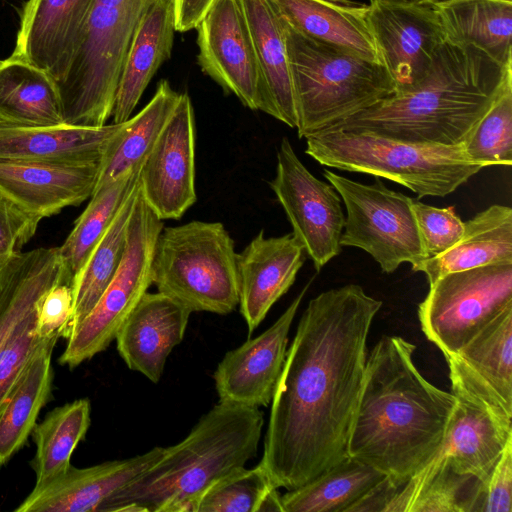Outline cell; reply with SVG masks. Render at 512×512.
Wrapping results in <instances>:
<instances>
[{
    "label": "cell",
    "instance_id": "e575fe53",
    "mask_svg": "<svg viewBox=\"0 0 512 512\" xmlns=\"http://www.w3.org/2000/svg\"><path fill=\"white\" fill-rule=\"evenodd\" d=\"M139 171L121 177L95 191L89 204L75 221L68 237L58 247L70 285L137 183Z\"/></svg>",
    "mask_w": 512,
    "mask_h": 512
},
{
    "label": "cell",
    "instance_id": "9a60e30c",
    "mask_svg": "<svg viewBox=\"0 0 512 512\" xmlns=\"http://www.w3.org/2000/svg\"><path fill=\"white\" fill-rule=\"evenodd\" d=\"M195 141L191 99L181 93L139 171L141 194L160 220L181 218L197 200Z\"/></svg>",
    "mask_w": 512,
    "mask_h": 512
},
{
    "label": "cell",
    "instance_id": "ac0fdd59",
    "mask_svg": "<svg viewBox=\"0 0 512 512\" xmlns=\"http://www.w3.org/2000/svg\"><path fill=\"white\" fill-rule=\"evenodd\" d=\"M164 447L86 468L72 465L60 476L34 487L16 512H102L107 501L164 453Z\"/></svg>",
    "mask_w": 512,
    "mask_h": 512
},
{
    "label": "cell",
    "instance_id": "9c48e42d",
    "mask_svg": "<svg viewBox=\"0 0 512 512\" xmlns=\"http://www.w3.org/2000/svg\"><path fill=\"white\" fill-rule=\"evenodd\" d=\"M162 228V220L149 208L138 186L121 264L94 308L71 331L59 364L75 368L115 340L121 325L152 284L154 248Z\"/></svg>",
    "mask_w": 512,
    "mask_h": 512
},
{
    "label": "cell",
    "instance_id": "4fadbf2b",
    "mask_svg": "<svg viewBox=\"0 0 512 512\" xmlns=\"http://www.w3.org/2000/svg\"><path fill=\"white\" fill-rule=\"evenodd\" d=\"M367 23L395 90L423 78L446 41L434 4L417 0H370Z\"/></svg>",
    "mask_w": 512,
    "mask_h": 512
},
{
    "label": "cell",
    "instance_id": "ffe728a7",
    "mask_svg": "<svg viewBox=\"0 0 512 512\" xmlns=\"http://www.w3.org/2000/svg\"><path fill=\"white\" fill-rule=\"evenodd\" d=\"M99 169L100 162L76 164L0 160V193L43 219L91 198Z\"/></svg>",
    "mask_w": 512,
    "mask_h": 512
},
{
    "label": "cell",
    "instance_id": "7a4b0ae2",
    "mask_svg": "<svg viewBox=\"0 0 512 512\" xmlns=\"http://www.w3.org/2000/svg\"><path fill=\"white\" fill-rule=\"evenodd\" d=\"M415 349L400 336H383L371 349L348 440V456L394 486L438 454L456 404L419 372Z\"/></svg>",
    "mask_w": 512,
    "mask_h": 512
},
{
    "label": "cell",
    "instance_id": "1f68e13d",
    "mask_svg": "<svg viewBox=\"0 0 512 512\" xmlns=\"http://www.w3.org/2000/svg\"><path fill=\"white\" fill-rule=\"evenodd\" d=\"M385 478L379 470L347 456L306 484L281 495L283 512H346Z\"/></svg>",
    "mask_w": 512,
    "mask_h": 512
},
{
    "label": "cell",
    "instance_id": "f35d334b",
    "mask_svg": "<svg viewBox=\"0 0 512 512\" xmlns=\"http://www.w3.org/2000/svg\"><path fill=\"white\" fill-rule=\"evenodd\" d=\"M431 461L434 474L409 512H475L480 480L453 471L439 453Z\"/></svg>",
    "mask_w": 512,
    "mask_h": 512
},
{
    "label": "cell",
    "instance_id": "f6af8a7d",
    "mask_svg": "<svg viewBox=\"0 0 512 512\" xmlns=\"http://www.w3.org/2000/svg\"><path fill=\"white\" fill-rule=\"evenodd\" d=\"M217 0H174L177 32L195 29Z\"/></svg>",
    "mask_w": 512,
    "mask_h": 512
},
{
    "label": "cell",
    "instance_id": "83f0119b",
    "mask_svg": "<svg viewBox=\"0 0 512 512\" xmlns=\"http://www.w3.org/2000/svg\"><path fill=\"white\" fill-rule=\"evenodd\" d=\"M179 97L180 93L176 92L167 80H161L148 104L121 124L100 161L94 192L140 170L172 115Z\"/></svg>",
    "mask_w": 512,
    "mask_h": 512
},
{
    "label": "cell",
    "instance_id": "bcb514c9",
    "mask_svg": "<svg viewBox=\"0 0 512 512\" xmlns=\"http://www.w3.org/2000/svg\"><path fill=\"white\" fill-rule=\"evenodd\" d=\"M417 1L425 2V3H428V4H436V3H439V2L444 1V0H417Z\"/></svg>",
    "mask_w": 512,
    "mask_h": 512
},
{
    "label": "cell",
    "instance_id": "277c9868",
    "mask_svg": "<svg viewBox=\"0 0 512 512\" xmlns=\"http://www.w3.org/2000/svg\"><path fill=\"white\" fill-rule=\"evenodd\" d=\"M263 424L258 407L219 401L102 512H196L213 483L256 456Z\"/></svg>",
    "mask_w": 512,
    "mask_h": 512
},
{
    "label": "cell",
    "instance_id": "ba28073f",
    "mask_svg": "<svg viewBox=\"0 0 512 512\" xmlns=\"http://www.w3.org/2000/svg\"><path fill=\"white\" fill-rule=\"evenodd\" d=\"M153 2L93 0L74 60L57 84L66 125H106L130 42Z\"/></svg>",
    "mask_w": 512,
    "mask_h": 512
},
{
    "label": "cell",
    "instance_id": "3957f363",
    "mask_svg": "<svg viewBox=\"0 0 512 512\" xmlns=\"http://www.w3.org/2000/svg\"><path fill=\"white\" fill-rule=\"evenodd\" d=\"M510 77L512 62L503 66L474 45L446 40L423 78L329 128L463 145Z\"/></svg>",
    "mask_w": 512,
    "mask_h": 512
},
{
    "label": "cell",
    "instance_id": "5b68a950",
    "mask_svg": "<svg viewBox=\"0 0 512 512\" xmlns=\"http://www.w3.org/2000/svg\"><path fill=\"white\" fill-rule=\"evenodd\" d=\"M281 21L299 138L325 130L395 91L380 62L309 38Z\"/></svg>",
    "mask_w": 512,
    "mask_h": 512
},
{
    "label": "cell",
    "instance_id": "836d02e7",
    "mask_svg": "<svg viewBox=\"0 0 512 512\" xmlns=\"http://www.w3.org/2000/svg\"><path fill=\"white\" fill-rule=\"evenodd\" d=\"M138 186L137 181L110 227L71 284L73 311L66 339L94 308L121 264L126 248L128 223Z\"/></svg>",
    "mask_w": 512,
    "mask_h": 512
},
{
    "label": "cell",
    "instance_id": "74e56055",
    "mask_svg": "<svg viewBox=\"0 0 512 512\" xmlns=\"http://www.w3.org/2000/svg\"><path fill=\"white\" fill-rule=\"evenodd\" d=\"M466 155L481 166L512 164V77L463 144Z\"/></svg>",
    "mask_w": 512,
    "mask_h": 512
},
{
    "label": "cell",
    "instance_id": "52a82bcc",
    "mask_svg": "<svg viewBox=\"0 0 512 512\" xmlns=\"http://www.w3.org/2000/svg\"><path fill=\"white\" fill-rule=\"evenodd\" d=\"M236 256L220 222L163 227L154 248L152 284L191 312L226 315L239 305Z\"/></svg>",
    "mask_w": 512,
    "mask_h": 512
},
{
    "label": "cell",
    "instance_id": "8992f818",
    "mask_svg": "<svg viewBox=\"0 0 512 512\" xmlns=\"http://www.w3.org/2000/svg\"><path fill=\"white\" fill-rule=\"evenodd\" d=\"M320 165L385 178L425 196L445 197L484 167L463 145L418 143L370 132L328 128L304 137Z\"/></svg>",
    "mask_w": 512,
    "mask_h": 512
},
{
    "label": "cell",
    "instance_id": "d6986e66",
    "mask_svg": "<svg viewBox=\"0 0 512 512\" xmlns=\"http://www.w3.org/2000/svg\"><path fill=\"white\" fill-rule=\"evenodd\" d=\"M304 254L292 232L267 238L264 230L237 253L240 313L249 334L293 285L305 261Z\"/></svg>",
    "mask_w": 512,
    "mask_h": 512
},
{
    "label": "cell",
    "instance_id": "7bdbcfd3",
    "mask_svg": "<svg viewBox=\"0 0 512 512\" xmlns=\"http://www.w3.org/2000/svg\"><path fill=\"white\" fill-rule=\"evenodd\" d=\"M512 511V438L484 481L479 482L475 512Z\"/></svg>",
    "mask_w": 512,
    "mask_h": 512
},
{
    "label": "cell",
    "instance_id": "f1b7e54d",
    "mask_svg": "<svg viewBox=\"0 0 512 512\" xmlns=\"http://www.w3.org/2000/svg\"><path fill=\"white\" fill-rule=\"evenodd\" d=\"M434 6L447 41L474 45L503 66L512 62V1L444 0Z\"/></svg>",
    "mask_w": 512,
    "mask_h": 512
},
{
    "label": "cell",
    "instance_id": "e0dca14e",
    "mask_svg": "<svg viewBox=\"0 0 512 512\" xmlns=\"http://www.w3.org/2000/svg\"><path fill=\"white\" fill-rule=\"evenodd\" d=\"M92 4L93 0H27L11 57L60 83L80 46Z\"/></svg>",
    "mask_w": 512,
    "mask_h": 512
},
{
    "label": "cell",
    "instance_id": "6da1fadb",
    "mask_svg": "<svg viewBox=\"0 0 512 512\" xmlns=\"http://www.w3.org/2000/svg\"><path fill=\"white\" fill-rule=\"evenodd\" d=\"M381 306L357 284L309 301L271 400L259 462L277 488L296 489L348 456L368 334Z\"/></svg>",
    "mask_w": 512,
    "mask_h": 512
},
{
    "label": "cell",
    "instance_id": "b9f144b4",
    "mask_svg": "<svg viewBox=\"0 0 512 512\" xmlns=\"http://www.w3.org/2000/svg\"><path fill=\"white\" fill-rule=\"evenodd\" d=\"M41 220L0 193V271L32 239Z\"/></svg>",
    "mask_w": 512,
    "mask_h": 512
},
{
    "label": "cell",
    "instance_id": "8d00e7d4",
    "mask_svg": "<svg viewBox=\"0 0 512 512\" xmlns=\"http://www.w3.org/2000/svg\"><path fill=\"white\" fill-rule=\"evenodd\" d=\"M283 512L281 495L259 463L237 468L213 483L196 512Z\"/></svg>",
    "mask_w": 512,
    "mask_h": 512
},
{
    "label": "cell",
    "instance_id": "5bb4252c",
    "mask_svg": "<svg viewBox=\"0 0 512 512\" xmlns=\"http://www.w3.org/2000/svg\"><path fill=\"white\" fill-rule=\"evenodd\" d=\"M195 29L201 70L244 106L264 112L263 77L240 0H217Z\"/></svg>",
    "mask_w": 512,
    "mask_h": 512
},
{
    "label": "cell",
    "instance_id": "ab89813d",
    "mask_svg": "<svg viewBox=\"0 0 512 512\" xmlns=\"http://www.w3.org/2000/svg\"><path fill=\"white\" fill-rule=\"evenodd\" d=\"M36 309L20 323L0 349V416L22 373L37 351L50 340L60 337L54 335L43 338L38 334Z\"/></svg>",
    "mask_w": 512,
    "mask_h": 512
},
{
    "label": "cell",
    "instance_id": "484cf974",
    "mask_svg": "<svg viewBox=\"0 0 512 512\" xmlns=\"http://www.w3.org/2000/svg\"><path fill=\"white\" fill-rule=\"evenodd\" d=\"M503 262H512V209L495 204L464 222L462 237L454 246L411 269L424 273L431 285L451 272Z\"/></svg>",
    "mask_w": 512,
    "mask_h": 512
},
{
    "label": "cell",
    "instance_id": "44dd1931",
    "mask_svg": "<svg viewBox=\"0 0 512 512\" xmlns=\"http://www.w3.org/2000/svg\"><path fill=\"white\" fill-rule=\"evenodd\" d=\"M191 313L174 299L147 291L115 337L128 368L158 383L168 355L183 340Z\"/></svg>",
    "mask_w": 512,
    "mask_h": 512
},
{
    "label": "cell",
    "instance_id": "7c38bea8",
    "mask_svg": "<svg viewBox=\"0 0 512 512\" xmlns=\"http://www.w3.org/2000/svg\"><path fill=\"white\" fill-rule=\"evenodd\" d=\"M292 226L293 235L320 271L341 252L345 216L335 188L316 178L288 138L277 151L276 175L269 183Z\"/></svg>",
    "mask_w": 512,
    "mask_h": 512
},
{
    "label": "cell",
    "instance_id": "603a6c76",
    "mask_svg": "<svg viewBox=\"0 0 512 512\" xmlns=\"http://www.w3.org/2000/svg\"><path fill=\"white\" fill-rule=\"evenodd\" d=\"M175 32L174 0H154L135 30L123 62L113 123H123L131 117L147 85L170 58Z\"/></svg>",
    "mask_w": 512,
    "mask_h": 512
},
{
    "label": "cell",
    "instance_id": "30bf717a",
    "mask_svg": "<svg viewBox=\"0 0 512 512\" xmlns=\"http://www.w3.org/2000/svg\"><path fill=\"white\" fill-rule=\"evenodd\" d=\"M323 176L346 208L341 246L364 250L387 274L403 263L413 267L427 259L411 197L389 189L380 179L367 185L327 169Z\"/></svg>",
    "mask_w": 512,
    "mask_h": 512
},
{
    "label": "cell",
    "instance_id": "d4e9b609",
    "mask_svg": "<svg viewBox=\"0 0 512 512\" xmlns=\"http://www.w3.org/2000/svg\"><path fill=\"white\" fill-rule=\"evenodd\" d=\"M265 89L264 113L291 128L297 113L282 21L269 0H240Z\"/></svg>",
    "mask_w": 512,
    "mask_h": 512
},
{
    "label": "cell",
    "instance_id": "ee69618b",
    "mask_svg": "<svg viewBox=\"0 0 512 512\" xmlns=\"http://www.w3.org/2000/svg\"><path fill=\"white\" fill-rule=\"evenodd\" d=\"M73 293L71 285L59 283L41 297L36 309V330L43 338L54 335L67 337L72 318Z\"/></svg>",
    "mask_w": 512,
    "mask_h": 512
},
{
    "label": "cell",
    "instance_id": "f546056e",
    "mask_svg": "<svg viewBox=\"0 0 512 512\" xmlns=\"http://www.w3.org/2000/svg\"><path fill=\"white\" fill-rule=\"evenodd\" d=\"M0 119L28 127L65 124L56 82L25 61L11 56L1 60Z\"/></svg>",
    "mask_w": 512,
    "mask_h": 512
},
{
    "label": "cell",
    "instance_id": "c3c4849f",
    "mask_svg": "<svg viewBox=\"0 0 512 512\" xmlns=\"http://www.w3.org/2000/svg\"><path fill=\"white\" fill-rule=\"evenodd\" d=\"M0 62H1V60H0Z\"/></svg>",
    "mask_w": 512,
    "mask_h": 512
},
{
    "label": "cell",
    "instance_id": "2e32d148",
    "mask_svg": "<svg viewBox=\"0 0 512 512\" xmlns=\"http://www.w3.org/2000/svg\"><path fill=\"white\" fill-rule=\"evenodd\" d=\"M311 282L272 326L225 354L213 375L219 401L258 408L271 403L285 362L290 327Z\"/></svg>",
    "mask_w": 512,
    "mask_h": 512
},
{
    "label": "cell",
    "instance_id": "4316f807",
    "mask_svg": "<svg viewBox=\"0 0 512 512\" xmlns=\"http://www.w3.org/2000/svg\"><path fill=\"white\" fill-rule=\"evenodd\" d=\"M59 283L70 285L58 247L21 251L0 271V349L45 292Z\"/></svg>",
    "mask_w": 512,
    "mask_h": 512
},
{
    "label": "cell",
    "instance_id": "7402d4cb",
    "mask_svg": "<svg viewBox=\"0 0 512 512\" xmlns=\"http://www.w3.org/2000/svg\"><path fill=\"white\" fill-rule=\"evenodd\" d=\"M121 124L28 127L0 119V160L99 163Z\"/></svg>",
    "mask_w": 512,
    "mask_h": 512
},
{
    "label": "cell",
    "instance_id": "d590c367",
    "mask_svg": "<svg viewBox=\"0 0 512 512\" xmlns=\"http://www.w3.org/2000/svg\"><path fill=\"white\" fill-rule=\"evenodd\" d=\"M455 354L512 405V305Z\"/></svg>",
    "mask_w": 512,
    "mask_h": 512
},
{
    "label": "cell",
    "instance_id": "60d3db41",
    "mask_svg": "<svg viewBox=\"0 0 512 512\" xmlns=\"http://www.w3.org/2000/svg\"><path fill=\"white\" fill-rule=\"evenodd\" d=\"M411 209L427 258L443 254L462 237L464 222L453 206L437 208L412 198Z\"/></svg>",
    "mask_w": 512,
    "mask_h": 512
},
{
    "label": "cell",
    "instance_id": "7dc6e473",
    "mask_svg": "<svg viewBox=\"0 0 512 512\" xmlns=\"http://www.w3.org/2000/svg\"><path fill=\"white\" fill-rule=\"evenodd\" d=\"M510 1H512V0H510Z\"/></svg>",
    "mask_w": 512,
    "mask_h": 512
},
{
    "label": "cell",
    "instance_id": "4dcf8cb0",
    "mask_svg": "<svg viewBox=\"0 0 512 512\" xmlns=\"http://www.w3.org/2000/svg\"><path fill=\"white\" fill-rule=\"evenodd\" d=\"M59 338L42 346L22 373L0 416V465H5L27 442L52 389L51 357Z\"/></svg>",
    "mask_w": 512,
    "mask_h": 512
},
{
    "label": "cell",
    "instance_id": "8fae6325",
    "mask_svg": "<svg viewBox=\"0 0 512 512\" xmlns=\"http://www.w3.org/2000/svg\"><path fill=\"white\" fill-rule=\"evenodd\" d=\"M511 305L512 262H503L443 275L429 285L418 318L445 356L457 353Z\"/></svg>",
    "mask_w": 512,
    "mask_h": 512
},
{
    "label": "cell",
    "instance_id": "d6a6232c",
    "mask_svg": "<svg viewBox=\"0 0 512 512\" xmlns=\"http://www.w3.org/2000/svg\"><path fill=\"white\" fill-rule=\"evenodd\" d=\"M90 411L88 399H77L56 407L36 423L31 433L36 444L31 462L35 487L49 483L71 466V456L90 426Z\"/></svg>",
    "mask_w": 512,
    "mask_h": 512
},
{
    "label": "cell",
    "instance_id": "cb8c5ba5",
    "mask_svg": "<svg viewBox=\"0 0 512 512\" xmlns=\"http://www.w3.org/2000/svg\"><path fill=\"white\" fill-rule=\"evenodd\" d=\"M279 17L309 38L380 62L367 23L368 4L353 0H269Z\"/></svg>",
    "mask_w": 512,
    "mask_h": 512
}]
</instances>
